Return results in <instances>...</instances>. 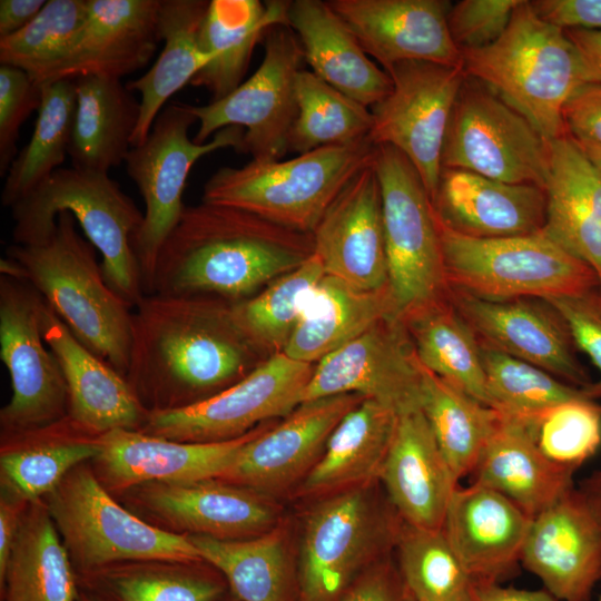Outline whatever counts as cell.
Segmentation results:
<instances>
[{"label":"cell","instance_id":"cell-25","mask_svg":"<svg viewBox=\"0 0 601 601\" xmlns=\"http://www.w3.org/2000/svg\"><path fill=\"white\" fill-rule=\"evenodd\" d=\"M268 425L221 442L193 443L168 440L142 431L117 428L97 436L100 461L117 487L144 482L189 484L219 480L238 450Z\"/></svg>","mask_w":601,"mask_h":601},{"label":"cell","instance_id":"cell-5","mask_svg":"<svg viewBox=\"0 0 601 601\" xmlns=\"http://www.w3.org/2000/svg\"><path fill=\"white\" fill-rule=\"evenodd\" d=\"M63 211L101 255L109 286L135 307L146 295L131 246L144 213L108 174L59 168L11 207L13 244L43 242Z\"/></svg>","mask_w":601,"mask_h":601},{"label":"cell","instance_id":"cell-38","mask_svg":"<svg viewBox=\"0 0 601 601\" xmlns=\"http://www.w3.org/2000/svg\"><path fill=\"white\" fill-rule=\"evenodd\" d=\"M401 319L426 370L492 407L480 343L449 295L403 314Z\"/></svg>","mask_w":601,"mask_h":601},{"label":"cell","instance_id":"cell-50","mask_svg":"<svg viewBox=\"0 0 601 601\" xmlns=\"http://www.w3.org/2000/svg\"><path fill=\"white\" fill-rule=\"evenodd\" d=\"M116 601H217L224 585L213 579L177 572L134 571L105 580Z\"/></svg>","mask_w":601,"mask_h":601},{"label":"cell","instance_id":"cell-52","mask_svg":"<svg viewBox=\"0 0 601 601\" xmlns=\"http://www.w3.org/2000/svg\"><path fill=\"white\" fill-rule=\"evenodd\" d=\"M522 0H462L447 14L450 35L462 50L484 48L496 41L508 28Z\"/></svg>","mask_w":601,"mask_h":601},{"label":"cell","instance_id":"cell-58","mask_svg":"<svg viewBox=\"0 0 601 601\" xmlns=\"http://www.w3.org/2000/svg\"><path fill=\"white\" fill-rule=\"evenodd\" d=\"M45 0H1L0 39L26 27L43 8Z\"/></svg>","mask_w":601,"mask_h":601},{"label":"cell","instance_id":"cell-61","mask_svg":"<svg viewBox=\"0 0 601 601\" xmlns=\"http://www.w3.org/2000/svg\"><path fill=\"white\" fill-rule=\"evenodd\" d=\"M594 511L601 516V470L581 481L579 487Z\"/></svg>","mask_w":601,"mask_h":601},{"label":"cell","instance_id":"cell-57","mask_svg":"<svg viewBox=\"0 0 601 601\" xmlns=\"http://www.w3.org/2000/svg\"><path fill=\"white\" fill-rule=\"evenodd\" d=\"M565 33L580 57L588 83L601 85V30L569 29Z\"/></svg>","mask_w":601,"mask_h":601},{"label":"cell","instance_id":"cell-56","mask_svg":"<svg viewBox=\"0 0 601 601\" xmlns=\"http://www.w3.org/2000/svg\"><path fill=\"white\" fill-rule=\"evenodd\" d=\"M530 3L541 19L563 30H601V0H535Z\"/></svg>","mask_w":601,"mask_h":601},{"label":"cell","instance_id":"cell-13","mask_svg":"<svg viewBox=\"0 0 601 601\" xmlns=\"http://www.w3.org/2000/svg\"><path fill=\"white\" fill-rule=\"evenodd\" d=\"M314 366L283 352L273 354L242 380L205 400L149 412L139 431L193 443L240 437L270 418L293 412L302 403Z\"/></svg>","mask_w":601,"mask_h":601},{"label":"cell","instance_id":"cell-30","mask_svg":"<svg viewBox=\"0 0 601 601\" xmlns=\"http://www.w3.org/2000/svg\"><path fill=\"white\" fill-rule=\"evenodd\" d=\"M287 21L300 42L304 60L323 81L366 107L391 92L390 75L370 59L328 1H290Z\"/></svg>","mask_w":601,"mask_h":601},{"label":"cell","instance_id":"cell-18","mask_svg":"<svg viewBox=\"0 0 601 601\" xmlns=\"http://www.w3.org/2000/svg\"><path fill=\"white\" fill-rule=\"evenodd\" d=\"M480 345L535 365L578 388L591 383L562 316L542 298L486 299L450 288Z\"/></svg>","mask_w":601,"mask_h":601},{"label":"cell","instance_id":"cell-22","mask_svg":"<svg viewBox=\"0 0 601 601\" xmlns=\"http://www.w3.org/2000/svg\"><path fill=\"white\" fill-rule=\"evenodd\" d=\"M312 236L326 275L362 289L388 284L382 195L373 160L338 194Z\"/></svg>","mask_w":601,"mask_h":601},{"label":"cell","instance_id":"cell-27","mask_svg":"<svg viewBox=\"0 0 601 601\" xmlns=\"http://www.w3.org/2000/svg\"><path fill=\"white\" fill-rule=\"evenodd\" d=\"M42 332L57 357L68 391V415L88 432L144 426L149 411L125 376L81 344L45 302Z\"/></svg>","mask_w":601,"mask_h":601},{"label":"cell","instance_id":"cell-20","mask_svg":"<svg viewBox=\"0 0 601 601\" xmlns=\"http://www.w3.org/2000/svg\"><path fill=\"white\" fill-rule=\"evenodd\" d=\"M363 400L341 394L300 403L282 423L246 442L219 480L263 492L290 485L306 476L333 430Z\"/></svg>","mask_w":601,"mask_h":601},{"label":"cell","instance_id":"cell-39","mask_svg":"<svg viewBox=\"0 0 601 601\" xmlns=\"http://www.w3.org/2000/svg\"><path fill=\"white\" fill-rule=\"evenodd\" d=\"M1 591L4 601L79 600L67 548L45 509L20 520Z\"/></svg>","mask_w":601,"mask_h":601},{"label":"cell","instance_id":"cell-46","mask_svg":"<svg viewBox=\"0 0 601 601\" xmlns=\"http://www.w3.org/2000/svg\"><path fill=\"white\" fill-rule=\"evenodd\" d=\"M87 17V0H49L18 32L0 39V63L27 72L39 86L52 80L71 53Z\"/></svg>","mask_w":601,"mask_h":601},{"label":"cell","instance_id":"cell-9","mask_svg":"<svg viewBox=\"0 0 601 601\" xmlns=\"http://www.w3.org/2000/svg\"><path fill=\"white\" fill-rule=\"evenodd\" d=\"M48 512L83 569L120 561H201L189 538L152 526L126 511L86 469L72 470L51 492Z\"/></svg>","mask_w":601,"mask_h":601},{"label":"cell","instance_id":"cell-43","mask_svg":"<svg viewBox=\"0 0 601 601\" xmlns=\"http://www.w3.org/2000/svg\"><path fill=\"white\" fill-rule=\"evenodd\" d=\"M325 274L321 259L313 254L252 297L234 303L238 326L263 354L284 351L308 297Z\"/></svg>","mask_w":601,"mask_h":601},{"label":"cell","instance_id":"cell-45","mask_svg":"<svg viewBox=\"0 0 601 601\" xmlns=\"http://www.w3.org/2000/svg\"><path fill=\"white\" fill-rule=\"evenodd\" d=\"M297 116L288 151L305 154L345 146L368 138L373 115L368 107L329 86L315 73L300 70L296 79Z\"/></svg>","mask_w":601,"mask_h":601},{"label":"cell","instance_id":"cell-34","mask_svg":"<svg viewBox=\"0 0 601 601\" xmlns=\"http://www.w3.org/2000/svg\"><path fill=\"white\" fill-rule=\"evenodd\" d=\"M150 510L180 529L216 539H240L267 531L272 508L254 492L213 480L157 483L145 493Z\"/></svg>","mask_w":601,"mask_h":601},{"label":"cell","instance_id":"cell-31","mask_svg":"<svg viewBox=\"0 0 601 601\" xmlns=\"http://www.w3.org/2000/svg\"><path fill=\"white\" fill-rule=\"evenodd\" d=\"M401 316L390 285L362 289L326 275L302 312L283 353L316 364L388 317Z\"/></svg>","mask_w":601,"mask_h":601},{"label":"cell","instance_id":"cell-1","mask_svg":"<svg viewBox=\"0 0 601 601\" xmlns=\"http://www.w3.org/2000/svg\"><path fill=\"white\" fill-rule=\"evenodd\" d=\"M268 356L244 334L234 303L210 296L146 294L132 309L127 381L149 411L205 400Z\"/></svg>","mask_w":601,"mask_h":601},{"label":"cell","instance_id":"cell-44","mask_svg":"<svg viewBox=\"0 0 601 601\" xmlns=\"http://www.w3.org/2000/svg\"><path fill=\"white\" fill-rule=\"evenodd\" d=\"M69 415L49 424V436L1 454V472L14 491L30 501L51 493L76 465L97 457V436ZM92 434V433H91Z\"/></svg>","mask_w":601,"mask_h":601},{"label":"cell","instance_id":"cell-10","mask_svg":"<svg viewBox=\"0 0 601 601\" xmlns=\"http://www.w3.org/2000/svg\"><path fill=\"white\" fill-rule=\"evenodd\" d=\"M373 164L382 195L388 285L402 316L449 295L440 231L412 162L396 148L377 145Z\"/></svg>","mask_w":601,"mask_h":601},{"label":"cell","instance_id":"cell-23","mask_svg":"<svg viewBox=\"0 0 601 601\" xmlns=\"http://www.w3.org/2000/svg\"><path fill=\"white\" fill-rule=\"evenodd\" d=\"M532 519L501 493L479 485L454 490L442 531L474 583L514 573Z\"/></svg>","mask_w":601,"mask_h":601},{"label":"cell","instance_id":"cell-54","mask_svg":"<svg viewBox=\"0 0 601 601\" xmlns=\"http://www.w3.org/2000/svg\"><path fill=\"white\" fill-rule=\"evenodd\" d=\"M563 121L573 139L601 146V85L581 87L565 105Z\"/></svg>","mask_w":601,"mask_h":601},{"label":"cell","instance_id":"cell-35","mask_svg":"<svg viewBox=\"0 0 601 601\" xmlns=\"http://www.w3.org/2000/svg\"><path fill=\"white\" fill-rule=\"evenodd\" d=\"M76 83L68 156L73 168L108 174L125 164L140 117L138 101L121 79L85 76Z\"/></svg>","mask_w":601,"mask_h":601},{"label":"cell","instance_id":"cell-19","mask_svg":"<svg viewBox=\"0 0 601 601\" xmlns=\"http://www.w3.org/2000/svg\"><path fill=\"white\" fill-rule=\"evenodd\" d=\"M520 563L559 601H591L601 580V516L578 487L532 519Z\"/></svg>","mask_w":601,"mask_h":601},{"label":"cell","instance_id":"cell-11","mask_svg":"<svg viewBox=\"0 0 601 601\" xmlns=\"http://www.w3.org/2000/svg\"><path fill=\"white\" fill-rule=\"evenodd\" d=\"M442 168L545 188L549 140L490 87L466 75L447 126Z\"/></svg>","mask_w":601,"mask_h":601},{"label":"cell","instance_id":"cell-63","mask_svg":"<svg viewBox=\"0 0 601 601\" xmlns=\"http://www.w3.org/2000/svg\"><path fill=\"white\" fill-rule=\"evenodd\" d=\"M78 601H95V600H91V599H87V598H79Z\"/></svg>","mask_w":601,"mask_h":601},{"label":"cell","instance_id":"cell-2","mask_svg":"<svg viewBox=\"0 0 601 601\" xmlns=\"http://www.w3.org/2000/svg\"><path fill=\"white\" fill-rule=\"evenodd\" d=\"M314 254L312 234L201 201L186 206L161 246L150 293L239 303Z\"/></svg>","mask_w":601,"mask_h":601},{"label":"cell","instance_id":"cell-17","mask_svg":"<svg viewBox=\"0 0 601 601\" xmlns=\"http://www.w3.org/2000/svg\"><path fill=\"white\" fill-rule=\"evenodd\" d=\"M357 394L398 416L421 410L422 365L401 316L380 321L314 366L302 403Z\"/></svg>","mask_w":601,"mask_h":601},{"label":"cell","instance_id":"cell-7","mask_svg":"<svg viewBox=\"0 0 601 601\" xmlns=\"http://www.w3.org/2000/svg\"><path fill=\"white\" fill-rule=\"evenodd\" d=\"M437 226L450 288L503 300L571 296L600 286L592 268L542 231L473 238L446 228L439 220Z\"/></svg>","mask_w":601,"mask_h":601},{"label":"cell","instance_id":"cell-64","mask_svg":"<svg viewBox=\"0 0 601 601\" xmlns=\"http://www.w3.org/2000/svg\"><path fill=\"white\" fill-rule=\"evenodd\" d=\"M597 601H601V592H600Z\"/></svg>","mask_w":601,"mask_h":601},{"label":"cell","instance_id":"cell-59","mask_svg":"<svg viewBox=\"0 0 601 601\" xmlns=\"http://www.w3.org/2000/svg\"><path fill=\"white\" fill-rule=\"evenodd\" d=\"M472 601H559L545 589L524 590L500 583H475Z\"/></svg>","mask_w":601,"mask_h":601},{"label":"cell","instance_id":"cell-53","mask_svg":"<svg viewBox=\"0 0 601 601\" xmlns=\"http://www.w3.org/2000/svg\"><path fill=\"white\" fill-rule=\"evenodd\" d=\"M546 300L564 319L577 348L583 351L600 376L581 388L590 400H601V286L578 295L549 297Z\"/></svg>","mask_w":601,"mask_h":601},{"label":"cell","instance_id":"cell-37","mask_svg":"<svg viewBox=\"0 0 601 601\" xmlns=\"http://www.w3.org/2000/svg\"><path fill=\"white\" fill-rule=\"evenodd\" d=\"M398 415L364 398L339 421L306 474L300 494H323L378 479Z\"/></svg>","mask_w":601,"mask_h":601},{"label":"cell","instance_id":"cell-28","mask_svg":"<svg viewBox=\"0 0 601 601\" xmlns=\"http://www.w3.org/2000/svg\"><path fill=\"white\" fill-rule=\"evenodd\" d=\"M378 479L403 523L442 529L459 481L421 410L398 416Z\"/></svg>","mask_w":601,"mask_h":601},{"label":"cell","instance_id":"cell-32","mask_svg":"<svg viewBox=\"0 0 601 601\" xmlns=\"http://www.w3.org/2000/svg\"><path fill=\"white\" fill-rule=\"evenodd\" d=\"M573 474L551 463L518 421L500 413L471 476L473 484L501 493L533 519L574 486Z\"/></svg>","mask_w":601,"mask_h":601},{"label":"cell","instance_id":"cell-15","mask_svg":"<svg viewBox=\"0 0 601 601\" xmlns=\"http://www.w3.org/2000/svg\"><path fill=\"white\" fill-rule=\"evenodd\" d=\"M43 306L45 299L27 280L0 275V357L12 391L0 420L11 433L67 416V384L43 337Z\"/></svg>","mask_w":601,"mask_h":601},{"label":"cell","instance_id":"cell-6","mask_svg":"<svg viewBox=\"0 0 601 601\" xmlns=\"http://www.w3.org/2000/svg\"><path fill=\"white\" fill-rule=\"evenodd\" d=\"M370 138L287 159L221 167L201 201L238 208L290 230L312 234L334 199L374 157Z\"/></svg>","mask_w":601,"mask_h":601},{"label":"cell","instance_id":"cell-12","mask_svg":"<svg viewBox=\"0 0 601 601\" xmlns=\"http://www.w3.org/2000/svg\"><path fill=\"white\" fill-rule=\"evenodd\" d=\"M264 57L257 70L234 91L205 106H191L199 124L197 144L219 130L245 128L240 151L254 160H279L297 116L296 79L304 61L296 33L287 24L269 28L264 37Z\"/></svg>","mask_w":601,"mask_h":601},{"label":"cell","instance_id":"cell-55","mask_svg":"<svg viewBox=\"0 0 601 601\" xmlns=\"http://www.w3.org/2000/svg\"><path fill=\"white\" fill-rule=\"evenodd\" d=\"M339 601H414L398 570L387 562L370 565Z\"/></svg>","mask_w":601,"mask_h":601},{"label":"cell","instance_id":"cell-47","mask_svg":"<svg viewBox=\"0 0 601 601\" xmlns=\"http://www.w3.org/2000/svg\"><path fill=\"white\" fill-rule=\"evenodd\" d=\"M396 544L398 572L414 601H472L475 583L442 529L403 523Z\"/></svg>","mask_w":601,"mask_h":601},{"label":"cell","instance_id":"cell-36","mask_svg":"<svg viewBox=\"0 0 601 601\" xmlns=\"http://www.w3.org/2000/svg\"><path fill=\"white\" fill-rule=\"evenodd\" d=\"M209 1L161 0L159 32L162 50L151 68L127 83L140 93V117L131 146L142 144L167 101L210 61L199 42Z\"/></svg>","mask_w":601,"mask_h":601},{"label":"cell","instance_id":"cell-51","mask_svg":"<svg viewBox=\"0 0 601 601\" xmlns=\"http://www.w3.org/2000/svg\"><path fill=\"white\" fill-rule=\"evenodd\" d=\"M41 104V87L23 70L0 65V175L16 158L23 122Z\"/></svg>","mask_w":601,"mask_h":601},{"label":"cell","instance_id":"cell-3","mask_svg":"<svg viewBox=\"0 0 601 601\" xmlns=\"http://www.w3.org/2000/svg\"><path fill=\"white\" fill-rule=\"evenodd\" d=\"M77 225L72 214L60 213L47 239L12 244L6 256L75 337L126 377L134 307L109 286L98 250Z\"/></svg>","mask_w":601,"mask_h":601},{"label":"cell","instance_id":"cell-48","mask_svg":"<svg viewBox=\"0 0 601 601\" xmlns=\"http://www.w3.org/2000/svg\"><path fill=\"white\" fill-rule=\"evenodd\" d=\"M511 417L521 424L551 463L573 472L601 445V404L585 396L558 403L531 415Z\"/></svg>","mask_w":601,"mask_h":601},{"label":"cell","instance_id":"cell-8","mask_svg":"<svg viewBox=\"0 0 601 601\" xmlns=\"http://www.w3.org/2000/svg\"><path fill=\"white\" fill-rule=\"evenodd\" d=\"M195 122L190 105L168 104L146 140L131 147L125 161L145 204L142 221L131 240L145 294L150 293L161 246L186 207L183 195L193 166L207 154L224 148L240 151L243 146L245 130L237 126L226 127L210 140L197 144L188 136Z\"/></svg>","mask_w":601,"mask_h":601},{"label":"cell","instance_id":"cell-62","mask_svg":"<svg viewBox=\"0 0 601 601\" xmlns=\"http://www.w3.org/2000/svg\"><path fill=\"white\" fill-rule=\"evenodd\" d=\"M575 141L601 179V146L591 141Z\"/></svg>","mask_w":601,"mask_h":601},{"label":"cell","instance_id":"cell-41","mask_svg":"<svg viewBox=\"0 0 601 601\" xmlns=\"http://www.w3.org/2000/svg\"><path fill=\"white\" fill-rule=\"evenodd\" d=\"M201 561L226 578L240 601H290L293 583L283 534L274 530L252 539L189 538Z\"/></svg>","mask_w":601,"mask_h":601},{"label":"cell","instance_id":"cell-14","mask_svg":"<svg viewBox=\"0 0 601 601\" xmlns=\"http://www.w3.org/2000/svg\"><path fill=\"white\" fill-rule=\"evenodd\" d=\"M400 528L394 530L361 490L319 502L304 528L297 601H339L380 551L396 543Z\"/></svg>","mask_w":601,"mask_h":601},{"label":"cell","instance_id":"cell-33","mask_svg":"<svg viewBox=\"0 0 601 601\" xmlns=\"http://www.w3.org/2000/svg\"><path fill=\"white\" fill-rule=\"evenodd\" d=\"M290 1L211 0L204 18L199 42L210 57L189 85L207 89L213 100L224 98L242 82L256 45L267 30L287 24Z\"/></svg>","mask_w":601,"mask_h":601},{"label":"cell","instance_id":"cell-29","mask_svg":"<svg viewBox=\"0 0 601 601\" xmlns=\"http://www.w3.org/2000/svg\"><path fill=\"white\" fill-rule=\"evenodd\" d=\"M542 233L587 264L601 286V179L569 135L549 141Z\"/></svg>","mask_w":601,"mask_h":601},{"label":"cell","instance_id":"cell-26","mask_svg":"<svg viewBox=\"0 0 601 601\" xmlns=\"http://www.w3.org/2000/svg\"><path fill=\"white\" fill-rule=\"evenodd\" d=\"M160 2L87 0V17L77 42L51 81L85 76L121 79L144 68L161 40Z\"/></svg>","mask_w":601,"mask_h":601},{"label":"cell","instance_id":"cell-16","mask_svg":"<svg viewBox=\"0 0 601 601\" xmlns=\"http://www.w3.org/2000/svg\"><path fill=\"white\" fill-rule=\"evenodd\" d=\"M393 87L372 107L368 138L400 150L417 170L432 199L452 110L466 77L463 66L405 61L386 70Z\"/></svg>","mask_w":601,"mask_h":601},{"label":"cell","instance_id":"cell-60","mask_svg":"<svg viewBox=\"0 0 601 601\" xmlns=\"http://www.w3.org/2000/svg\"><path fill=\"white\" fill-rule=\"evenodd\" d=\"M19 523L18 505L2 497L0 503V585L4 580Z\"/></svg>","mask_w":601,"mask_h":601},{"label":"cell","instance_id":"cell-42","mask_svg":"<svg viewBox=\"0 0 601 601\" xmlns=\"http://www.w3.org/2000/svg\"><path fill=\"white\" fill-rule=\"evenodd\" d=\"M41 87V104L28 144L10 165L1 191L3 206L12 207L61 168L70 145L76 110L73 79Z\"/></svg>","mask_w":601,"mask_h":601},{"label":"cell","instance_id":"cell-40","mask_svg":"<svg viewBox=\"0 0 601 601\" xmlns=\"http://www.w3.org/2000/svg\"><path fill=\"white\" fill-rule=\"evenodd\" d=\"M421 411L455 479L471 475L497 426L499 411L423 365Z\"/></svg>","mask_w":601,"mask_h":601},{"label":"cell","instance_id":"cell-21","mask_svg":"<svg viewBox=\"0 0 601 601\" xmlns=\"http://www.w3.org/2000/svg\"><path fill=\"white\" fill-rule=\"evenodd\" d=\"M363 50L386 71L405 61L463 66L447 26L446 0H331Z\"/></svg>","mask_w":601,"mask_h":601},{"label":"cell","instance_id":"cell-49","mask_svg":"<svg viewBox=\"0 0 601 601\" xmlns=\"http://www.w3.org/2000/svg\"><path fill=\"white\" fill-rule=\"evenodd\" d=\"M492 408L526 416L558 403L584 396L546 371L500 351L480 345Z\"/></svg>","mask_w":601,"mask_h":601},{"label":"cell","instance_id":"cell-4","mask_svg":"<svg viewBox=\"0 0 601 601\" xmlns=\"http://www.w3.org/2000/svg\"><path fill=\"white\" fill-rule=\"evenodd\" d=\"M463 69L522 114L546 139L566 135L563 110L588 83L565 30L541 19L521 1L492 45L462 50Z\"/></svg>","mask_w":601,"mask_h":601},{"label":"cell","instance_id":"cell-24","mask_svg":"<svg viewBox=\"0 0 601 601\" xmlns=\"http://www.w3.org/2000/svg\"><path fill=\"white\" fill-rule=\"evenodd\" d=\"M436 219L473 238H501L542 231L546 191L534 184H511L455 168H442L431 199Z\"/></svg>","mask_w":601,"mask_h":601}]
</instances>
